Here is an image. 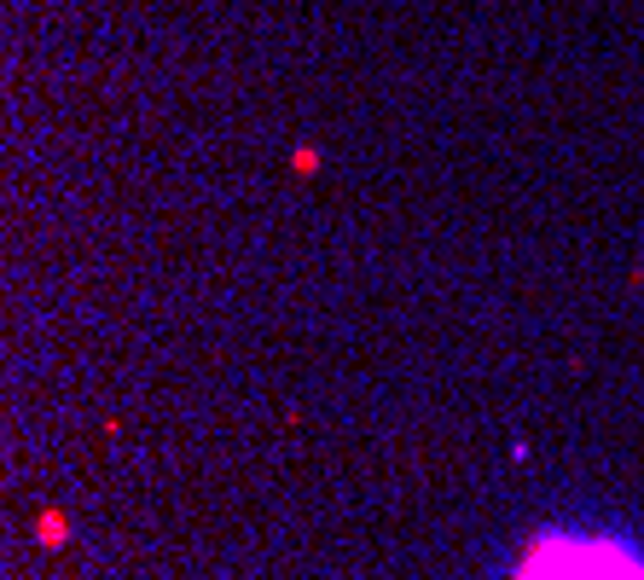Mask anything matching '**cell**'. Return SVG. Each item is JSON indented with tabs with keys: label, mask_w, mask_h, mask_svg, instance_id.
I'll return each mask as SVG.
<instances>
[{
	"label": "cell",
	"mask_w": 644,
	"mask_h": 580,
	"mask_svg": "<svg viewBox=\"0 0 644 580\" xmlns=\"http://www.w3.org/2000/svg\"><path fill=\"white\" fill-rule=\"evenodd\" d=\"M517 580H644V563H633L615 546H586V540H546L529 551Z\"/></svg>",
	"instance_id": "cell-1"
}]
</instances>
